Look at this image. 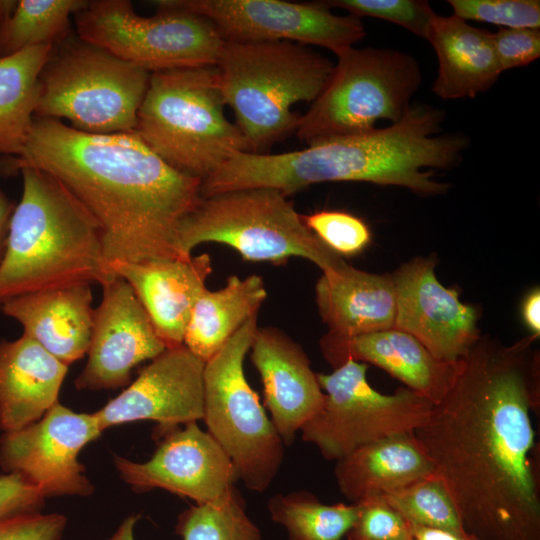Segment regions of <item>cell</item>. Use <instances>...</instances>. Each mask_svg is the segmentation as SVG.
Segmentation results:
<instances>
[{"instance_id":"cell-1","label":"cell","mask_w":540,"mask_h":540,"mask_svg":"<svg viewBox=\"0 0 540 540\" xmlns=\"http://www.w3.org/2000/svg\"><path fill=\"white\" fill-rule=\"evenodd\" d=\"M480 336L413 432L472 540H540L539 352Z\"/></svg>"},{"instance_id":"cell-2","label":"cell","mask_w":540,"mask_h":540,"mask_svg":"<svg viewBox=\"0 0 540 540\" xmlns=\"http://www.w3.org/2000/svg\"><path fill=\"white\" fill-rule=\"evenodd\" d=\"M0 172L44 170L98 223L107 265L187 259L179 230L200 203L202 180L167 164L134 132L97 135L34 117L25 145Z\"/></svg>"},{"instance_id":"cell-3","label":"cell","mask_w":540,"mask_h":540,"mask_svg":"<svg viewBox=\"0 0 540 540\" xmlns=\"http://www.w3.org/2000/svg\"><path fill=\"white\" fill-rule=\"evenodd\" d=\"M444 113L412 104L400 120L370 132L335 137L297 151L237 152L216 171L217 188H272L288 196L322 182L357 181L401 186L420 195L445 193L449 185L427 169L455 167L468 140L442 133Z\"/></svg>"},{"instance_id":"cell-4","label":"cell","mask_w":540,"mask_h":540,"mask_svg":"<svg viewBox=\"0 0 540 540\" xmlns=\"http://www.w3.org/2000/svg\"><path fill=\"white\" fill-rule=\"evenodd\" d=\"M19 172L23 190L0 262V306L74 282L112 280L101 229L86 208L50 173L34 167Z\"/></svg>"},{"instance_id":"cell-5","label":"cell","mask_w":540,"mask_h":540,"mask_svg":"<svg viewBox=\"0 0 540 540\" xmlns=\"http://www.w3.org/2000/svg\"><path fill=\"white\" fill-rule=\"evenodd\" d=\"M225 105L251 153L295 132L298 102H313L334 64L309 46L289 42H225L215 65Z\"/></svg>"},{"instance_id":"cell-6","label":"cell","mask_w":540,"mask_h":540,"mask_svg":"<svg viewBox=\"0 0 540 540\" xmlns=\"http://www.w3.org/2000/svg\"><path fill=\"white\" fill-rule=\"evenodd\" d=\"M225 106L215 66L152 72L134 133L171 167L203 180L249 152Z\"/></svg>"},{"instance_id":"cell-7","label":"cell","mask_w":540,"mask_h":540,"mask_svg":"<svg viewBox=\"0 0 540 540\" xmlns=\"http://www.w3.org/2000/svg\"><path fill=\"white\" fill-rule=\"evenodd\" d=\"M150 72L71 33L53 46L38 80L35 117L80 132H134Z\"/></svg>"},{"instance_id":"cell-8","label":"cell","mask_w":540,"mask_h":540,"mask_svg":"<svg viewBox=\"0 0 540 540\" xmlns=\"http://www.w3.org/2000/svg\"><path fill=\"white\" fill-rule=\"evenodd\" d=\"M206 242L234 248L247 261L280 264L302 257L322 272L346 262L328 248L304 223L281 191L247 188L201 199L179 230V246L185 257Z\"/></svg>"},{"instance_id":"cell-9","label":"cell","mask_w":540,"mask_h":540,"mask_svg":"<svg viewBox=\"0 0 540 540\" xmlns=\"http://www.w3.org/2000/svg\"><path fill=\"white\" fill-rule=\"evenodd\" d=\"M336 56L328 83L295 131L307 146L370 132L379 120L397 122L421 83L417 60L401 51L351 47Z\"/></svg>"},{"instance_id":"cell-10","label":"cell","mask_w":540,"mask_h":540,"mask_svg":"<svg viewBox=\"0 0 540 540\" xmlns=\"http://www.w3.org/2000/svg\"><path fill=\"white\" fill-rule=\"evenodd\" d=\"M257 328L254 315L205 362L202 419L238 479L247 489L264 492L280 469L285 445L244 373Z\"/></svg>"},{"instance_id":"cell-11","label":"cell","mask_w":540,"mask_h":540,"mask_svg":"<svg viewBox=\"0 0 540 540\" xmlns=\"http://www.w3.org/2000/svg\"><path fill=\"white\" fill-rule=\"evenodd\" d=\"M143 17L128 0H93L73 16L77 35L152 73L215 66L225 41L205 17L157 2Z\"/></svg>"},{"instance_id":"cell-12","label":"cell","mask_w":540,"mask_h":540,"mask_svg":"<svg viewBox=\"0 0 540 540\" xmlns=\"http://www.w3.org/2000/svg\"><path fill=\"white\" fill-rule=\"evenodd\" d=\"M367 370V364L348 359L330 374L316 373L325 401L300 432L326 460L336 462L369 443L413 433L431 413L433 403L406 387L393 394L374 389Z\"/></svg>"},{"instance_id":"cell-13","label":"cell","mask_w":540,"mask_h":540,"mask_svg":"<svg viewBox=\"0 0 540 540\" xmlns=\"http://www.w3.org/2000/svg\"><path fill=\"white\" fill-rule=\"evenodd\" d=\"M170 4L201 15L225 42L289 41L316 45L335 55L354 47L365 37L359 17L332 13L321 2L281 0H168Z\"/></svg>"},{"instance_id":"cell-14","label":"cell","mask_w":540,"mask_h":540,"mask_svg":"<svg viewBox=\"0 0 540 540\" xmlns=\"http://www.w3.org/2000/svg\"><path fill=\"white\" fill-rule=\"evenodd\" d=\"M102 432L94 413H77L57 402L38 421L2 434L0 466L22 475L45 498L90 496L94 487L78 455Z\"/></svg>"},{"instance_id":"cell-15","label":"cell","mask_w":540,"mask_h":540,"mask_svg":"<svg viewBox=\"0 0 540 540\" xmlns=\"http://www.w3.org/2000/svg\"><path fill=\"white\" fill-rule=\"evenodd\" d=\"M114 464L136 491L164 489L196 504L226 499L238 479L230 458L197 422L167 432L149 460L135 462L115 455Z\"/></svg>"},{"instance_id":"cell-16","label":"cell","mask_w":540,"mask_h":540,"mask_svg":"<svg viewBox=\"0 0 540 540\" xmlns=\"http://www.w3.org/2000/svg\"><path fill=\"white\" fill-rule=\"evenodd\" d=\"M436 260L416 257L391 274L396 294L393 328L417 339L434 357L456 363L480 338L478 309L443 286Z\"/></svg>"},{"instance_id":"cell-17","label":"cell","mask_w":540,"mask_h":540,"mask_svg":"<svg viewBox=\"0 0 540 540\" xmlns=\"http://www.w3.org/2000/svg\"><path fill=\"white\" fill-rule=\"evenodd\" d=\"M101 286L103 296L93 313L87 363L74 381L78 390L127 385L135 366L154 359L166 349L124 279L115 276Z\"/></svg>"},{"instance_id":"cell-18","label":"cell","mask_w":540,"mask_h":540,"mask_svg":"<svg viewBox=\"0 0 540 540\" xmlns=\"http://www.w3.org/2000/svg\"><path fill=\"white\" fill-rule=\"evenodd\" d=\"M204 364L184 345L166 348L123 392L94 412L101 429L153 420L164 434L202 419Z\"/></svg>"},{"instance_id":"cell-19","label":"cell","mask_w":540,"mask_h":540,"mask_svg":"<svg viewBox=\"0 0 540 540\" xmlns=\"http://www.w3.org/2000/svg\"><path fill=\"white\" fill-rule=\"evenodd\" d=\"M251 361L260 374L265 404L284 445L322 408L325 393L299 344L274 327L257 328Z\"/></svg>"},{"instance_id":"cell-20","label":"cell","mask_w":540,"mask_h":540,"mask_svg":"<svg viewBox=\"0 0 540 540\" xmlns=\"http://www.w3.org/2000/svg\"><path fill=\"white\" fill-rule=\"evenodd\" d=\"M108 268L131 286L166 348L182 346L194 304L212 272L210 256L114 261Z\"/></svg>"},{"instance_id":"cell-21","label":"cell","mask_w":540,"mask_h":540,"mask_svg":"<svg viewBox=\"0 0 540 540\" xmlns=\"http://www.w3.org/2000/svg\"><path fill=\"white\" fill-rule=\"evenodd\" d=\"M320 349L334 368L348 359L377 366L433 404L445 395L456 372L457 362L437 359L417 339L396 328L351 338L325 334Z\"/></svg>"},{"instance_id":"cell-22","label":"cell","mask_w":540,"mask_h":540,"mask_svg":"<svg viewBox=\"0 0 540 540\" xmlns=\"http://www.w3.org/2000/svg\"><path fill=\"white\" fill-rule=\"evenodd\" d=\"M91 283L81 281L24 294L0 306L47 352L69 367L88 350L92 324Z\"/></svg>"},{"instance_id":"cell-23","label":"cell","mask_w":540,"mask_h":540,"mask_svg":"<svg viewBox=\"0 0 540 540\" xmlns=\"http://www.w3.org/2000/svg\"><path fill=\"white\" fill-rule=\"evenodd\" d=\"M68 366L29 336L0 341V430L38 421L58 401Z\"/></svg>"},{"instance_id":"cell-24","label":"cell","mask_w":540,"mask_h":540,"mask_svg":"<svg viewBox=\"0 0 540 540\" xmlns=\"http://www.w3.org/2000/svg\"><path fill=\"white\" fill-rule=\"evenodd\" d=\"M315 298L328 336L351 338L394 326L396 294L391 274L368 273L345 263L322 273Z\"/></svg>"},{"instance_id":"cell-25","label":"cell","mask_w":540,"mask_h":540,"mask_svg":"<svg viewBox=\"0 0 540 540\" xmlns=\"http://www.w3.org/2000/svg\"><path fill=\"white\" fill-rule=\"evenodd\" d=\"M426 39L438 59L432 91L442 99L474 98L487 91L502 73L491 33L453 14H436Z\"/></svg>"},{"instance_id":"cell-26","label":"cell","mask_w":540,"mask_h":540,"mask_svg":"<svg viewBox=\"0 0 540 540\" xmlns=\"http://www.w3.org/2000/svg\"><path fill=\"white\" fill-rule=\"evenodd\" d=\"M335 479L350 503L384 497L434 474L433 465L413 433L387 437L336 461Z\"/></svg>"},{"instance_id":"cell-27","label":"cell","mask_w":540,"mask_h":540,"mask_svg":"<svg viewBox=\"0 0 540 540\" xmlns=\"http://www.w3.org/2000/svg\"><path fill=\"white\" fill-rule=\"evenodd\" d=\"M267 297L263 279L229 276L216 291L207 288L192 309L183 345L203 362L208 361L257 311Z\"/></svg>"},{"instance_id":"cell-28","label":"cell","mask_w":540,"mask_h":540,"mask_svg":"<svg viewBox=\"0 0 540 540\" xmlns=\"http://www.w3.org/2000/svg\"><path fill=\"white\" fill-rule=\"evenodd\" d=\"M53 46L40 45L0 57V155L16 157L28 137L39 75Z\"/></svg>"},{"instance_id":"cell-29","label":"cell","mask_w":540,"mask_h":540,"mask_svg":"<svg viewBox=\"0 0 540 540\" xmlns=\"http://www.w3.org/2000/svg\"><path fill=\"white\" fill-rule=\"evenodd\" d=\"M271 519L288 540H342L358 514L355 503L325 504L308 491L277 493L267 504Z\"/></svg>"},{"instance_id":"cell-30","label":"cell","mask_w":540,"mask_h":540,"mask_svg":"<svg viewBox=\"0 0 540 540\" xmlns=\"http://www.w3.org/2000/svg\"><path fill=\"white\" fill-rule=\"evenodd\" d=\"M86 3V0H17L13 12L0 24V57L61 42L70 34V18Z\"/></svg>"},{"instance_id":"cell-31","label":"cell","mask_w":540,"mask_h":540,"mask_svg":"<svg viewBox=\"0 0 540 540\" xmlns=\"http://www.w3.org/2000/svg\"><path fill=\"white\" fill-rule=\"evenodd\" d=\"M176 532L182 540H263L235 489L230 496L211 504H196L178 517Z\"/></svg>"},{"instance_id":"cell-32","label":"cell","mask_w":540,"mask_h":540,"mask_svg":"<svg viewBox=\"0 0 540 540\" xmlns=\"http://www.w3.org/2000/svg\"><path fill=\"white\" fill-rule=\"evenodd\" d=\"M384 498L412 525L468 536L447 490L435 474L391 492Z\"/></svg>"},{"instance_id":"cell-33","label":"cell","mask_w":540,"mask_h":540,"mask_svg":"<svg viewBox=\"0 0 540 540\" xmlns=\"http://www.w3.org/2000/svg\"><path fill=\"white\" fill-rule=\"evenodd\" d=\"M321 3L327 8L344 9L356 17L389 21L425 39L436 15L427 1L419 0H332Z\"/></svg>"},{"instance_id":"cell-34","label":"cell","mask_w":540,"mask_h":540,"mask_svg":"<svg viewBox=\"0 0 540 540\" xmlns=\"http://www.w3.org/2000/svg\"><path fill=\"white\" fill-rule=\"evenodd\" d=\"M302 218L305 225L340 257L359 254L371 241L368 225L353 214L323 210Z\"/></svg>"},{"instance_id":"cell-35","label":"cell","mask_w":540,"mask_h":540,"mask_svg":"<svg viewBox=\"0 0 540 540\" xmlns=\"http://www.w3.org/2000/svg\"><path fill=\"white\" fill-rule=\"evenodd\" d=\"M453 15L468 21L490 23L501 28L540 27L538 0H448Z\"/></svg>"},{"instance_id":"cell-36","label":"cell","mask_w":540,"mask_h":540,"mask_svg":"<svg viewBox=\"0 0 540 540\" xmlns=\"http://www.w3.org/2000/svg\"><path fill=\"white\" fill-rule=\"evenodd\" d=\"M355 504L358 514L346 540H413L412 525L384 497Z\"/></svg>"},{"instance_id":"cell-37","label":"cell","mask_w":540,"mask_h":540,"mask_svg":"<svg viewBox=\"0 0 540 540\" xmlns=\"http://www.w3.org/2000/svg\"><path fill=\"white\" fill-rule=\"evenodd\" d=\"M500 71L525 66L540 56V30L534 28H500L491 33Z\"/></svg>"},{"instance_id":"cell-38","label":"cell","mask_w":540,"mask_h":540,"mask_svg":"<svg viewBox=\"0 0 540 540\" xmlns=\"http://www.w3.org/2000/svg\"><path fill=\"white\" fill-rule=\"evenodd\" d=\"M67 518L59 513H26L0 520V540H61Z\"/></svg>"},{"instance_id":"cell-39","label":"cell","mask_w":540,"mask_h":540,"mask_svg":"<svg viewBox=\"0 0 540 540\" xmlns=\"http://www.w3.org/2000/svg\"><path fill=\"white\" fill-rule=\"evenodd\" d=\"M45 502L41 491L18 473L0 475V520L40 512Z\"/></svg>"},{"instance_id":"cell-40","label":"cell","mask_w":540,"mask_h":540,"mask_svg":"<svg viewBox=\"0 0 540 540\" xmlns=\"http://www.w3.org/2000/svg\"><path fill=\"white\" fill-rule=\"evenodd\" d=\"M521 314L530 335L537 339L540 335V291L538 287L532 289L525 296Z\"/></svg>"},{"instance_id":"cell-41","label":"cell","mask_w":540,"mask_h":540,"mask_svg":"<svg viewBox=\"0 0 540 540\" xmlns=\"http://www.w3.org/2000/svg\"><path fill=\"white\" fill-rule=\"evenodd\" d=\"M14 208V201L0 188V262L4 256L9 223Z\"/></svg>"},{"instance_id":"cell-42","label":"cell","mask_w":540,"mask_h":540,"mask_svg":"<svg viewBox=\"0 0 540 540\" xmlns=\"http://www.w3.org/2000/svg\"><path fill=\"white\" fill-rule=\"evenodd\" d=\"M412 535L413 540H472L469 536L448 530L416 525H412Z\"/></svg>"},{"instance_id":"cell-43","label":"cell","mask_w":540,"mask_h":540,"mask_svg":"<svg viewBox=\"0 0 540 540\" xmlns=\"http://www.w3.org/2000/svg\"><path fill=\"white\" fill-rule=\"evenodd\" d=\"M137 520L138 516L135 515L125 518L107 540H135L134 531Z\"/></svg>"},{"instance_id":"cell-44","label":"cell","mask_w":540,"mask_h":540,"mask_svg":"<svg viewBox=\"0 0 540 540\" xmlns=\"http://www.w3.org/2000/svg\"><path fill=\"white\" fill-rule=\"evenodd\" d=\"M17 0H0V24L13 12Z\"/></svg>"}]
</instances>
